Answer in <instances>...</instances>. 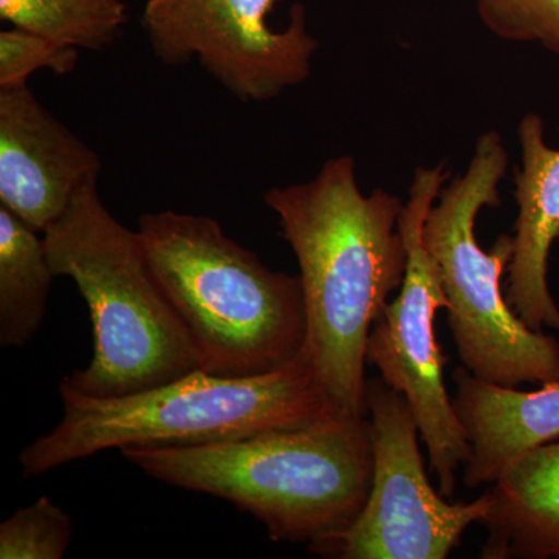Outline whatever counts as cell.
I'll return each instance as SVG.
<instances>
[{"label":"cell","instance_id":"9c48e42d","mask_svg":"<svg viewBox=\"0 0 559 559\" xmlns=\"http://www.w3.org/2000/svg\"><path fill=\"white\" fill-rule=\"evenodd\" d=\"M275 2L148 0L140 22L162 64L198 60L238 100L267 102L310 79L319 47L300 3L290 9L286 28L271 27Z\"/></svg>","mask_w":559,"mask_h":559},{"label":"cell","instance_id":"7c38bea8","mask_svg":"<svg viewBox=\"0 0 559 559\" xmlns=\"http://www.w3.org/2000/svg\"><path fill=\"white\" fill-rule=\"evenodd\" d=\"M452 399L471 447L466 487L492 485L513 460L559 440V381L535 392L481 381L459 367Z\"/></svg>","mask_w":559,"mask_h":559},{"label":"cell","instance_id":"7a4b0ae2","mask_svg":"<svg viewBox=\"0 0 559 559\" xmlns=\"http://www.w3.org/2000/svg\"><path fill=\"white\" fill-rule=\"evenodd\" d=\"M120 452L153 479L234 503L272 539L308 546L356 521L373 479L369 419L347 415L218 443Z\"/></svg>","mask_w":559,"mask_h":559},{"label":"cell","instance_id":"3957f363","mask_svg":"<svg viewBox=\"0 0 559 559\" xmlns=\"http://www.w3.org/2000/svg\"><path fill=\"white\" fill-rule=\"evenodd\" d=\"M135 231L189 331L201 371L257 377L299 358L307 340L300 277L270 270L210 216L145 213Z\"/></svg>","mask_w":559,"mask_h":559},{"label":"cell","instance_id":"5bb4252c","mask_svg":"<svg viewBox=\"0 0 559 559\" xmlns=\"http://www.w3.org/2000/svg\"><path fill=\"white\" fill-rule=\"evenodd\" d=\"M0 205V345L24 347L46 319L51 270L46 242Z\"/></svg>","mask_w":559,"mask_h":559},{"label":"cell","instance_id":"ba28073f","mask_svg":"<svg viewBox=\"0 0 559 559\" xmlns=\"http://www.w3.org/2000/svg\"><path fill=\"white\" fill-rule=\"evenodd\" d=\"M366 411L373 447L369 499L347 530L311 544L310 551L340 559H447L466 528L487 516L488 492L451 503L432 488L409 401L380 378L367 380Z\"/></svg>","mask_w":559,"mask_h":559},{"label":"cell","instance_id":"30bf717a","mask_svg":"<svg viewBox=\"0 0 559 559\" xmlns=\"http://www.w3.org/2000/svg\"><path fill=\"white\" fill-rule=\"evenodd\" d=\"M102 167L31 87L0 90V205L44 234L81 189L98 182Z\"/></svg>","mask_w":559,"mask_h":559},{"label":"cell","instance_id":"4fadbf2b","mask_svg":"<svg viewBox=\"0 0 559 559\" xmlns=\"http://www.w3.org/2000/svg\"><path fill=\"white\" fill-rule=\"evenodd\" d=\"M488 496L481 558H559L558 440L513 460Z\"/></svg>","mask_w":559,"mask_h":559},{"label":"cell","instance_id":"6da1fadb","mask_svg":"<svg viewBox=\"0 0 559 559\" xmlns=\"http://www.w3.org/2000/svg\"><path fill=\"white\" fill-rule=\"evenodd\" d=\"M300 270L307 312L301 356L341 414L364 418L367 342L400 288L407 250L403 202L359 189L353 157H334L314 179L264 193Z\"/></svg>","mask_w":559,"mask_h":559},{"label":"cell","instance_id":"52a82bcc","mask_svg":"<svg viewBox=\"0 0 559 559\" xmlns=\"http://www.w3.org/2000/svg\"><path fill=\"white\" fill-rule=\"evenodd\" d=\"M450 173L444 165L415 170L409 201L400 213L407 266L399 296L389 301L371 326L367 364L381 380L409 401L419 436L428 448L430 471L447 499L457 488V471L471 459V447L447 385V358L437 344V311L448 308L436 260L423 242V227Z\"/></svg>","mask_w":559,"mask_h":559},{"label":"cell","instance_id":"5b68a950","mask_svg":"<svg viewBox=\"0 0 559 559\" xmlns=\"http://www.w3.org/2000/svg\"><path fill=\"white\" fill-rule=\"evenodd\" d=\"M43 237L51 270L73 280L94 329L90 366L60 385L117 399L201 370L189 331L154 277L138 231L103 204L97 182L81 189Z\"/></svg>","mask_w":559,"mask_h":559},{"label":"cell","instance_id":"277c9868","mask_svg":"<svg viewBox=\"0 0 559 559\" xmlns=\"http://www.w3.org/2000/svg\"><path fill=\"white\" fill-rule=\"evenodd\" d=\"M60 392L61 421L21 451L25 479L102 451L218 443L344 415L301 355L257 377L223 378L197 370L117 399H95L64 385Z\"/></svg>","mask_w":559,"mask_h":559},{"label":"cell","instance_id":"e0dca14e","mask_svg":"<svg viewBox=\"0 0 559 559\" xmlns=\"http://www.w3.org/2000/svg\"><path fill=\"white\" fill-rule=\"evenodd\" d=\"M481 24L496 38L536 43L559 57V0H474Z\"/></svg>","mask_w":559,"mask_h":559},{"label":"cell","instance_id":"8992f818","mask_svg":"<svg viewBox=\"0 0 559 559\" xmlns=\"http://www.w3.org/2000/svg\"><path fill=\"white\" fill-rule=\"evenodd\" d=\"M509 153L499 132L477 139L468 170L441 189L423 227V242L439 267L448 299V323L462 366L481 381L518 388L559 381V342L532 331L507 301L503 272L513 259V235L480 248L476 219L499 207V183Z\"/></svg>","mask_w":559,"mask_h":559},{"label":"cell","instance_id":"9a60e30c","mask_svg":"<svg viewBox=\"0 0 559 559\" xmlns=\"http://www.w3.org/2000/svg\"><path fill=\"white\" fill-rule=\"evenodd\" d=\"M0 20L64 46L100 51L127 24L121 0H0Z\"/></svg>","mask_w":559,"mask_h":559},{"label":"cell","instance_id":"2e32d148","mask_svg":"<svg viewBox=\"0 0 559 559\" xmlns=\"http://www.w3.org/2000/svg\"><path fill=\"white\" fill-rule=\"evenodd\" d=\"M72 533V518L47 496H40L0 525V558L61 559Z\"/></svg>","mask_w":559,"mask_h":559},{"label":"cell","instance_id":"ac0fdd59","mask_svg":"<svg viewBox=\"0 0 559 559\" xmlns=\"http://www.w3.org/2000/svg\"><path fill=\"white\" fill-rule=\"evenodd\" d=\"M80 49L57 43L36 33L9 28L0 32V90L27 86L36 70L49 69L68 75L76 68Z\"/></svg>","mask_w":559,"mask_h":559},{"label":"cell","instance_id":"8fae6325","mask_svg":"<svg viewBox=\"0 0 559 559\" xmlns=\"http://www.w3.org/2000/svg\"><path fill=\"white\" fill-rule=\"evenodd\" d=\"M521 168L514 173V252L507 301L532 331L559 333V308L549 288V257L559 238V150L544 138L543 117L525 114L518 124Z\"/></svg>","mask_w":559,"mask_h":559}]
</instances>
